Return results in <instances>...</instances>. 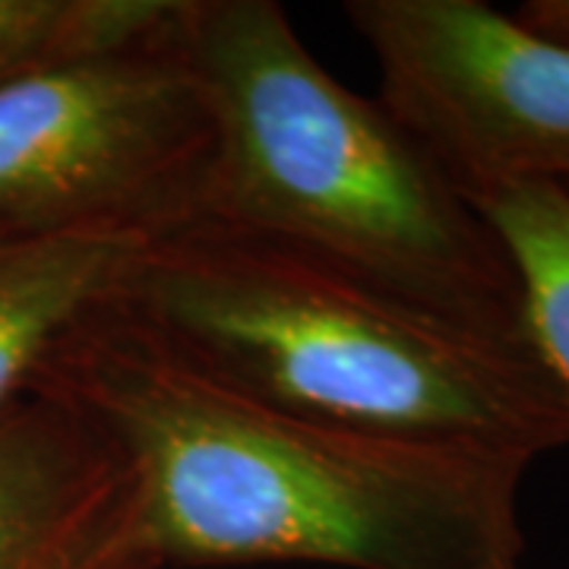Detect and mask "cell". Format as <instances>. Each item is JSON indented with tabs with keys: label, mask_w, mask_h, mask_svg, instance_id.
Returning <instances> with one entry per match:
<instances>
[{
	"label": "cell",
	"mask_w": 569,
	"mask_h": 569,
	"mask_svg": "<svg viewBox=\"0 0 569 569\" xmlns=\"http://www.w3.org/2000/svg\"><path fill=\"white\" fill-rule=\"evenodd\" d=\"M123 475L77 411L29 392L0 408V569H92Z\"/></svg>",
	"instance_id": "obj_6"
},
{
	"label": "cell",
	"mask_w": 569,
	"mask_h": 569,
	"mask_svg": "<svg viewBox=\"0 0 569 569\" xmlns=\"http://www.w3.org/2000/svg\"><path fill=\"white\" fill-rule=\"evenodd\" d=\"M178 13L181 0H0V86L162 41Z\"/></svg>",
	"instance_id": "obj_9"
},
{
	"label": "cell",
	"mask_w": 569,
	"mask_h": 569,
	"mask_svg": "<svg viewBox=\"0 0 569 569\" xmlns=\"http://www.w3.org/2000/svg\"><path fill=\"white\" fill-rule=\"evenodd\" d=\"M212 118L197 219L295 247L481 336L531 346L507 247L421 142L339 82L272 0H183Z\"/></svg>",
	"instance_id": "obj_3"
},
{
	"label": "cell",
	"mask_w": 569,
	"mask_h": 569,
	"mask_svg": "<svg viewBox=\"0 0 569 569\" xmlns=\"http://www.w3.org/2000/svg\"><path fill=\"white\" fill-rule=\"evenodd\" d=\"M377 99L475 200L497 187L569 193V48L481 0H351Z\"/></svg>",
	"instance_id": "obj_5"
},
{
	"label": "cell",
	"mask_w": 569,
	"mask_h": 569,
	"mask_svg": "<svg viewBox=\"0 0 569 569\" xmlns=\"http://www.w3.org/2000/svg\"><path fill=\"white\" fill-rule=\"evenodd\" d=\"M118 310L216 383L301 418L529 462L569 447V392L538 348L241 228L193 219L152 238Z\"/></svg>",
	"instance_id": "obj_2"
},
{
	"label": "cell",
	"mask_w": 569,
	"mask_h": 569,
	"mask_svg": "<svg viewBox=\"0 0 569 569\" xmlns=\"http://www.w3.org/2000/svg\"><path fill=\"white\" fill-rule=\"evenodd\" d=\"M29 392L77 411L123 475L92 569H526L529 459L326 425L171 355L118 305Z\"/></svg>",
	"instance_id": "obj_1"
},
{
	"label": "cell",
	"mask_w": 569,
	"mask_h": 569,
	"mask_svg": "<svg viewBox=\"0 0 569 569\" xmlns=\"http://www.w3.org/2000/svg\"><path fill=\"white\" fill-rule=\"evenodd\" d=\"M209 159L178 22L162 41L0 86V231L159 238L197 219Z\"/></svg>",
	"instance_id": "obj_4"
},
{
	"label": "cell",
	"mask_w": 569,
	"mask_h": 569,
	"mask_svg": "<svg viewBox=\"0 0 569 569\" xmlns=\"http://www.w3.org/2000/svg\"><path fill=\"white\" fill-rule=\"evenodd\" d=\"M468 203L507 247L531 342L569 392V193L550 183H512Z\"/></svg>",
	"instance_id": "obj_8"
},
{
	"label": "cell",
	"mask_w": 569,
	"mask_h": 569,
	"mask_svg": "<svg viewBox=\"0 0 569 569\" xmlns=\"http://www.w3.org/2000/svg\"><path fill=\"white\" fill-rule=\"evenodd\" d=\"M149 241L114 231H0V408L29 396L58 348L121 301Z\"/></svg>",
	"instance_id": "obj_7"
},
{
	"label": "cell",
	"mask_w": 569,
	"mask_h": 569,
	"mask_svg": "<svg viewBox=\"0 0 569 569\" xmlns=\"http://www.w3.org/2000/svg\"><path fill=\"white\" fill-rule=\"evenodd\" d=\"M512 17L535 36L569 48V0H529Z\"/></svg>",
	"instance_id": "obj_10"
}]
</instances>
